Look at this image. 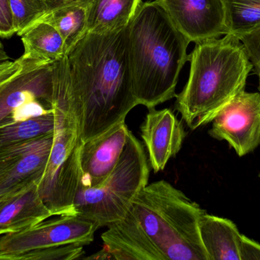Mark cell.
Returning a JSON list of instances; mask_svg holds the SVG:
<instances>
[{
	"instance_id": "1",
	"label": "cell",
	"mask_w": 260,
	"mask_h": 260,
	"mask_svg": "<svg viewBox=\"0 0 260 260\" xmlns=\"http://www.w3.org/2000/svg\"><path fill=\"white\" fill-rule=\"evenodd\" d=\"M204 212L171 183L154 182L102 234L104 249L117 260H209L199 225Z\"/></svg>"
},
{
	"instance_id": "2",
	"label": "cell",
	"mask_w": 260,
	"mask_h": 260,
	"mask_svg": "<svg viewBox=\"0 0 260 260\" xmlns=\"http://www.w3.org/2000/svg\"><path fill=\"white\" fill-rule=\"evenodd\" d=\"M126 27L107 34L87 32L61 57L82 143L125 122L138 105L132 85Z\"/></svg>"
},
{
	"instance_id": "3",
	"label": "cell",
	"mask_w": 260,
	"mask_h": 260,
	"mask_svg": "<svg viewBox=\"0 0 260 260\" xmlns=\"http://www.w3.org/2000/svg\"><path fill=\"white\" fill-rule=\"evenodd\" d=\"M128 60L138 105L149 108L176 97L189 41L161 6L141 3L127 27Z\"/></svg>"
},
{
	"instance_id": "4",
	"label": "cell",
	"mask_w": 260,
	"mask_h": 260,
	"mask_svg": "<svg viewBox=\"0 0 260 260\" xmlns=\"http://www.w3.org/2000/svg\"><path fill=\"white\" fill-rule=\"evenodd\" d=\"M190 71L175 109L191 130L210 123L238 94L245 91L253 70L241 41L235 35L196 43Z\"/></svg>"
},
{
	"instance_id": "5",
	"label": "cell",
	"mask_w": 260,
	"mask_h": 260,
	"mask_svg": "<svg viewBox=\"0 0 260 260\" xmlns=\"http://www.w3.org/2000/svg\"><path fill=\"white\" fill-rule=\"evenodd\" d=\"M149 174L144 147L130 131L123 154L109 177L96 187L79 188L75 200V215L99 227L120 221L148 184Z\"/></svg>"
},
{
	"instance_id": "6",
	"label": "cell",
	"mask_w": 260,
	"mask_h": 260,
	"mask_svg": "<svg viewBox=\"0 0 260 260\" xmlns=\"http://www.w3.org/2000/svg\"><path fill=\"white\" fill-rule=\"evenodd\" d=\"M55 128L51 153L38 184L43 201L53 216L75 215V200L81 184L79 117L70 102L53 104Z\"/></svg>"
},
{
	"instance_id": "7",
	"label": "cell",
	"mask_w": 260,
	"mask_h": 260,
	"mask_svg": "<svg viewBox=\"0 0 260 260\" xmlns=\"http://www.w3.org/2000/svg\"><path fill=\"white\" fill-rule=\"evenodd\" d=\"M56 61L22 54L0 64V125L53 110Z\"/></svg>"
},
{
	"instance_id": "8",
	"label": "cell",
	"mask_w": 260,
	"mask_h": 260,
	"mask_svg": "<svg viewBox=\"0 0 260 260\" xmlns=\"http://www.w3.org/2000/svg\"><path fill=\"white\" fill-rule=\"evenodd\" d=\"M99 228L95 223L79 215H60L21 232L1 235L0 259L11 260L17 255L56 246L88 245Z\"/></svg>"
},
{
	"instance_id": "9",
	"label": "cell",
	"mask_w": 260,
	"mask_h": 260,
	"mask_svg": "<svg viewBox=\"0 0 260 260\" xmlns=\"http://www.w3.org/2000/svg\"><path fill=\"white\" fill-rule=\"evenodd\" d=\"M209 135L225 140L240 157L260 145V93L243 91L212 121Z\"/></svg>"
},
{
	"instance_id": "10",
	"label": "cell",
	"mask_w": 260,
	"mask_h": 260,
	"mask_svg": "<svg viewBox=\"0 0 260 260\" xmlns=\"http://www.w3.org/2000/svg\"><path fill=\"white\" fill-rule=\"evenodd\" d=\"M53 143V132L0 152V198L39 184Z\"/></svg>"
},
{
	"instance_id": "11",
	"label": "cell",
	"mask_w": 260,
	"mask_h": 260,
	"mask_svg": "<svg viewBox=\"0 0 260 260\" xmlns=\"http://www.w3.org/2000/svg\"><path fill=\"white\" fill-rule=\"evenodd\" d=\"M189 42L227 35L223 0H155Z\"/></svg>"
},
{
	"instance_id": "12",
	"label": "cell",
	"mask_w": 260,
	"mask_h": 260,
	"mask_svg": "<svg viewBox=\"0 0 260 260\" xmlns=\"http://www.w3.org/2000/svg\"><path fill=\"white\" fill-rule=\"evenodd\" d=\"M129 132L125 122H120L82 143L79 188L96 187L109 177L123 154Z\"/></svg>"
},
{
	"instance_id": "13",
	"label": "cell",
	"mask_w": 260,
	"mask_h": 260,
	"mask_svg": "<svg viewBox=\"0 0 260 260\" xmlns=\"http://www.w3.org/2000/svg\"><path fill=\"white\" fill-rule=\"evenodd\" d=\"M141 135L154 172L165 169L180 152L186 137L183 124L169 108H149L141 125Z\"/></svg>"
},
{
	"instance_id": "14",
	"label": "cell",
	"mask_w": 260,
	"mask_h": 260,
	"mask_svg": "<svg viewBox=\"0 0 260 260\" xmlns=\"http://www.w3.org/2000/svg\"><path fill=\"white\" fill-rule=\"evenodd\" d=\"M51 216L40 195L38 183H34L0 198V236L30 228Z\"/></svg>"
},
{
	"instance_id": "15",
	"label": "cell",
	"mask_w": 260,
	"mask_h": 260,
	"mask_svg": "<svg viewBox=\"0 0 260 260\" xmlns=\"http://www.w3.org/2000/svg\"><path fill=\"white\" fill-rule=\"evenodd\" d=\"M199 225L209 260H240L241 234L233 221L204 212Z\"/></svg>"
},
{
	"instance_id": "16",
	"label": "cell",
	"mask_w": 260,
	"mask_h": 260,
	"mask_svg": "<svg viewBox=\"0 0 260 260\" xmlns=\"http://www.w3.org/2000/svg\"><path fill=\"white\" fill-rule=\"evenodd\" d=\"M142 0H91L86 6L87 32L107 34L124 28Z\"/></svg>"
},
{
	"instance_id": "17",
	"label": "cell",
	"mask_w": 260,
	"mask_h": 260,
	"mask_svg": "<svg viewBox=\"0 0 260 260\" xmlns=\"http://www.w3.org/2000/svg\"><path fill=\"white\" fill-rule=\"evenodd\" d=\"M24 53L31 57L56 61L65 55L62 36L51 24L40 21L20 35Z\"/></svg>"
},
{
	"instance_id": "18",
	"label": "cell",
	"mask_w": 260,
	"mask_h": 260,
	"mask_svg": "<svg viewBox=\"0 0 260 260\" xmlns=\"http://www.w3.org/2000/svg\"><path fill=\"white\" fill-rule=\"evenodd\" d=\"M54 110L0 125V152L54 131Z\"/></svg>"
},
{
	"instance_id": "19",
	"label": "cell",
	"mask_w": 260,
	"mask_h": 260,
	"mask_svg": "<svg viewBox=\"0 0 260 260\" xmlns=\"http://www.w3.org/2000/svg\"><path fill=\"white\" fill-rule=\"evenodd\" d=\"M40 21L51 24L59 32L64 41L66 54L87 32L86 6H62L49 11Z\"/></svg>"
},
{
	"instance_id": "20",
	"label": "cell",
	"mask_w": 260,
	"mask_h": 260,
	"mask_svg": "<svg viewBox=\"0 0 260 260\" xmlns=\"http://www.w3.org/2000/svg\"><path fill=\"white\" fill-rule=\"evenodd\" d=\"M227 35L238 37L260 27V0H223Z\"/></svg>"
},
{
	"instance_id": "21",
	"label": "cell",
	"mask_w": 260,
	"mask_h": 260,
	"mask_svg": "<svg viewBox=\"0 0 260 260\" xmlns=\"http://www.w3.org/2000/svg\"><path fill=\"white\" fill-rule=\"evenodd\" d=\"M15 34L21 35L49 12L46 0H9Z\"/></svg>"
},
{
	"instance_id": "22",
	"label": "cell",
	"mask_w": 260,
	"mask_h": 260,
	"mask_svg": "<svg viewBox=\"0 0 260 260\" xmlns=\"http://www.w3.org/2000/svg\"><path fill=\"white\" fill-rule=\"evenodd\" d=\"M83 245L72 244L38 249L13 256L11 260H73L83 256Z\"/></svg>"
},
{
	"instance_id": "23",
	"label": "cell",
	"mask_w": 260,
	"mask_h": 260,
	"mask_svg": "<svg viewBox=\"0 0 260 260\" xmlns=\"http://www.w3.org/2000/svg\"><path fill=\"white\" fill-rule=\"evenodd\" d=\"M237 38L244 45L249 60L253 64V70L260 82V27Z\"/></svg>"
},
{
	"instance_id": "24",
	"label": "cell",
	"mask_w": 260,
	"mask_h": 260,
	"mask_svg": "<svg viewBox=\"0 0 260 260\" xmlns=\"http://www.w3.org/2000/svg\"><path fill=\"white\" fill-rule=\"evenodd\" d=\"M15 34L9 0H0V37L9 38Z\"/></svg>"
},
{
	"instance_id": "25",
	"label": "cell",
	"mask_w": 260,
	"mask_h": 260,
	"mask_svg": "<svg viewBox=\"0 0 260 260\" xmlns=\"http://www.w3.org/2000/svg\"><path fill=\"white\" fill-rule=\"evenodd\" d=\"M240 260H260V244L241 235Z\"/></svg>"
},
{
	"instance_id": "26",
	"label": "cell",
	"mask_w": 260,
	"mask_h": 260,
	"mask_svg": "<svg viewBox=\"0 0 260 260\" xmlns=\"http://www.w3.org/2000/svg\"><path fill=\"white\" fill-rule=\"evenodd\" d=\"M48 5L49 11L68 5L79 4L88 6L91 0H46Z\"/></svg>"
},
{
	"instance_id": "27",
	"label": "cell",
	"mask_w": 260,
	"mask_h": 260,
	"mask_svg": "<svg viewBox=\"0 0 260 260\" xmlns=\"http://www.w3.org/2000/svg\"><path fill=\"white\" fill-rule=\"evenodd\" d=\"M10 61V56L6 53V50L3 49V47H0V64Z\"/></svg>"
},
{
	"instance_id": "28",
	"label": "cell",
	"mask_w": 260,
	"mask_h": 260,
	"mask_svg": "<svg viewBox=\"0 0 260 260\" xmlns=\"http://www.w3.org/2000/svg\"><path fill=\"white\" fill-rule=\"evenodd\" d=\"M0 47H3V45H2L1 42H0Z\"/></svg>"
},
{
	"instance_id": "29",
	"label": "cell",
	"mask_w": 260,
	"mask_h": 260,
	"mask_svg": "<svg viewBox=\"0 0 260 260\" xmlns=\"http://www.w3.org/2000/svg\"><path fill=\"white\" fill-rule=\"evenodd\" d=\"M259 90L260 91V82H259Z\"/></svg>"
},
{
	"instance_id": "30",
	"label": "cell",
	"mask_w": 260,
	"mask_h": 260,
	"mask_svg": "<svg viewBox=\"0 0 260 260\" xmlns=\"http://www.w3.org/2000/svg\"><path fill=\"white\" fill-rule=\"evenodd\" d=\"M259 178H260V174H259Z\"/></svg>"
}]
</instances>
